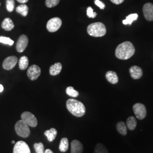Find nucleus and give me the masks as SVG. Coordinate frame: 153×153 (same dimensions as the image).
<instances>
[{
  "instance_id": "nucleus-23",
  "label": "nucleus",
  "mask_w": 153,
  "mask_h": 153,
  "mask_svg": "<svg viewBox=\"0 0 153 153\" xmlns=\"http://www.w3.org/2000/svg\"><path fill=\"white\" fill-rule=\"evenodd\" d=\"M116 129L118 132L123 136H126L127 134L126 126L123 121H120L117 124Z\"/></svg>"
},
{
  "instance_id": "nucleus-18",
  "label": "nucleus",
  "mask_w": 153,
  "mask_h": 153,
  "mask_svg": "<svg viewBox=\"0 0 153 153\" xmlns=\"http://www.w3.org/2000/svg\"><path fill=\"white\" fill-rule=\"evenodd\" d=\"M57 131L55 128H51V129L47 130L44 132L45 136L47 137V139L49 142H52L53 141H54L57 136Z\"/></svg>"
},
{
  "instance_id": "nucleus-26",
  "label": "nucleus",
  "mask_w": 153,
  "mask_h": 153,
  "mask_svg": "<svg viewBox=\"0 0 153 153\" xmlns=\"http://www.w3.org/2000/svg\"><path fill=\"white\" fill-rule=\"evenodd\" d=\"M94 153H108V152L103 144L98 143L95 148Z\"/></svg>"
},
{
  "instance_id": "nucleus-1",
  "label": "nucleus",
  "mask_w": 153,
  "mask_h": 153,
  "mask_svg": "<svg viewBox=\"0 0 153 153\" xmlns=\"http://www.w3.org/2000/svg\"><path fill=\"white\" fill-rule=\"evenodd\" d=\"M135 53V48L129 42H125L119 44L115 51L116 57L120 60H128Z\"/></svg>"
},
{
  "instance_id": "nucleus-15",
  "label": "nucleus",
  "mask_w": 153,
  "mask_h": 153,
  "mask_svg": "<svg viewBox=\"0 0 153 153\" xmlns=\"http://www.w3.org/2000/svg\"><path fill=\"white\" fill-rule=\"evenodd\" d=\"M106 79L112 84H116L119 81V78L115 71H108L105 74Z\"/></svg>"
},
{
  "instance_id": "nucleus-25",
  "label": "nucleus",
  "mask_w": 153,
  "mask_h": 153,
  "mask_svg": "<svg viewBox=\"0 0 153 153\" xmlns=\"http://www.w3.org/2000/svg\"><path fill=\"white\" fill-rule=\"evenodd\" d=\"M66 94L69 95L70 97H73V98H76L77 97H78L79 95V93L74 88L71 86L68 87L66 89Z\"/></svg>"
},
{
  "instance_id": "nucleus-29",
  "label": "nucleus",
  "mask_w": 153,
  "mask_h": 153,
  "mask_svg": "<svg viewBox=\"0 0 153 153\" xmlns=\"http://www.w3.org/2000/svg\"><path fill=\"white\" fill-rule=\"evenodd\" d=\"M0 43L3 44H8L9 45H13L14 44V41L11 39L5 36H0Z\"/></svg>"
},
{
  "instance_id": "nucleus-21",
  "label": "nucleus",
  "mask_w": 153,
  "mask_h": 153,
  "mask_svg": "<svg viewBox=\"0 0 153 153\" xmlns=\"http://www.w3.org/2000/svg\"><path fill=\"white\" fill-rule=\"evenodd\" d=\"M69 148V141L67 138H62L60 141L59 145V150L60 152L64 153L66 152Z\"/></svg>"
},
{
  "instance_id": "nucleus-9",
  "label": "nucleus",
  "mask_w": 153,
  "mask_h": 153,
  "mask_svg": "<svg viewBox=\"0 0 153 153\" xmlns=\"http://www.w3.org/2000/svg\"><path fill=\"white\" fill-rule=\"evenodd\" d=\"M41 74V69L38 66L33 65L30 66L28 69L27 74L30 79L35 81L37 79Z\"/></svg>"
},
{
  "instance_id": "nucleus-8",
  "label": "nucleus",
  "mask_w": 153,
  "mask_h": 153,
  "mask_svg": "<svg viewBox=\"0 0 153 153\" xmlns=\"http://www.w3.org/2000/svg\"><path fill=\"white\" fill-rule=\"evenodd\" d=\"M13 153H31V150L27 143L22 141H19L16 143Z\"/></svg>"
},
{
  "instance_id": "nucleus-20",
  "label": "nucleus",
  "mask_w": 153,
  "mask_h": 153,
  "mask_svg": "<svg viewBox=\"0 0 153 153\" xmlns=\"http://www.w3.org/2000/svg\"><path fill=\"white\" fill-rule=\"evenodd\" d=\"M28 7L26 4H22L16 7V11L19 14H21L22 16H26L28 13Z\"/></svg>"
},
{
  "instance_id": "nucleus-3",
  "label": "nucleus",
  "mask_w": 153,
  "mask_h": 153,
  "mask_svg": "<svg viewBox=\"0 0 153 153\" xmlns=\"http://www.w3.org/2000/svg\"><path fill=\"white\" fill-rule=\"evenodd\" d=\"M87 31L89 35L93 37H102L105 35L107 30L103 23L96 22L88 26Z\"/></svg>"
},
{
  "instance_id": "nucleus-12",
  "label": "nucleus",
  "mask_w": 153,
  "mask_h": 153,
  "mask_svg": "<svg viewBox=\"0 0 153 153\" xmlns=\"http://www.w3.org/2000/svg\"><path fill=\"white\" fill-rule=\"evenodd\" d=\"M143 13L146 20L149 21H153V4L147 3L143 7Z\"/></svg>"
},
{
  "instance_id": "nucleus-37",
  "label": "nucleus",
  "mask_w": 153,
  "mask_h": 153,
  "mask_svg": "<svg viewBox=\"0 0 153 153\" xmlns=\"http://www.w3.org/2000/svg\"><path fill=\"white\" fill-rule=\"evenodd\" d=\"M12 143H15L16 142H15V141H12Z\"/></svg>"
},
{
  "instance_id": "nucleus-16",
  "label": "nucleus",
  "mask_w": 153,
  "mask_h": 153,
  "mask_svg": "<svg viewBox=\"0 0 153 153\" xmlns=\"http://www.w3.org/2000/svg\"><path fill=\"white\" fill-rule=\"evenodd\" d=\"M1 27L4 29L5 31H9L14 28V24L10 18H6L2 23Z\"/></svg>"
},
{
  "instance_id": "nucleus-4",
  "label": "nucleus",
  "mask_w": 153,
  "mask_h": 153,
  "mask_svg": "<svg viewBox=\"0 0 153 153\" xmlns=\"http://www.w3.org/2000/svg\"><path fill=\"white\" fill-rule=\"evenodd\" d=\"M15 130L16 134L23 138H27L30 134L29 126L25 123L22 120L16 122L15 125Z\"/></svg>"
},
{
  "instance_id": "nucleus-13",
  "label": "nucleus",
  "mask_w": 153,
  "mask_h": 153,
  "mask_svg": "<svg viewBox=\"0 0 153 153\" xmlns=\"http://www.w3.org/2000/svg\"><path fill=\"white\" fill-rule=\"evenodd\" d=\"M131 78L134 79H138L141 78L143 74L142 69L137 66H133L129 69Z\"/></svg>"
},
{
  "instance_id": "nucleus-33",
  "label": "nucleus",
  "mask_w": 153,
  "mask_h": 153,
  "mask_svg": "<svg viewBox=\"0 0 153 153\" xmlns=\"http://www.w3.org/2000/svg\"><path fill=\"white\" fill-rule=\"evenodd\" d=\"M112 3L116 4V5H119L120 4H122L124 0H110Z\"/></svg>"
},
{
  "instance_id": "nucleus-38",
  "label": "nucleus",
  "mask_w": 153,
  "mask_h": 153,
  "mask_svg": "<svg viewBox=\"0 0 153 153\" xmlns=\"http://www.w3.org/2000/svg\"><path fill=\"white\" fill-rule=\"evenodd\" d=\"M1 3H0V6H1Z\"/></svg>"
},
{
  "instance_id": "nucleus-11",
  "label": "nucleus",
  "mask_w": 153,
  "mask_h": 153,
  "mask_svg": "<svg viewBox=\"0 0 153 153\" xmlns=\"http://www.w3.org/2000/svg\"><path fill=\"white\" fill-rule=\"evenodd\" d=\"M28 43V39L27 36L25 35H22L18 39V40L17 42L16 45V51L18 52L22 53L26 48Z\"/></svg>"
},
{
  "instance_id": "nucleus-6",
  "label": "nucleus",
  "mask_w": 153,
  "mask_h": 153,
  "mask_svg": "<svg viewBox=\"0 0 153 153\" xmlns=\"http://www.w3.org/2000/svg\"><path fill=\"white\" fill-rule=\"evenodd\" d=\"M62 25V21L60 18L55 17L48 21L47 23V29L50 33L57 31Z\"/></svg>"
},
{
  "instance_id": "nucleus-5",
  "label": "nucleus",
  "mask_w": 153,
  "mask_h": 153,
  "mask_svg": "<svg viewBox=\"0 0 153 153\" xmlns=\"http://www.w3.org/2000/svg\"><path fill=\"white\" fill-rule=\"evenodd\" d=\"M21 120L27 126L36 127L38 125V120L35 115L30 112H24L21 115Z\"/></svg>"
},
{
  "instance_id": "nucleus-32",
  "label": "nucleus",
  "mask_w": 153,
  "mask_h": 153,
  "mask_svg": "<svg viewBox=\"0 0 153 153\" xmlns=\"http://www.w3.org/2000/svg\"><path fill=\"white\" fill-rule=\"evenodd\" d=\"M94 3H95V4L96 5L98 6L100 9H102V10L104 9V8H105V4H104L103 2L100 1V0H95Z\"/></svg>"
},
{
  "instance_id": "nucleus-31",
  "label": "nucleus",
  "mask_w": 153,
  "mask_h": 153,
  "mask_svg": "<svg viewBox=\"0 0 153 153\" xmlns=\"http://www.w3.org/2000/svg\"><path fill=\"white\" fill-rule=\"evenodd\" d=\"M97 14L95 13L91 7L89 6L87 9V16L90 18H94L97 16Z\"/></svg>"
},
{
  "instance_id": "nucleus-10",
  "label": "nucleus",
  "mask_w": 153,
  "mask_h": 153,
  "mask_svg": "<svg viewBox=\"0 0 153 153\" xmlns=\"http://www.w3.org/2000/svg\"><path fill=\"white\" fill-rule=\"evenodd\" d=\"M17 62H18V59L16 56H9L4 61L2 66L4 69L5 70L7 71L11 70L15 67V66L16 65Z\"/></svg>"
},
{
  "instance_id": "nucleus-17",
  "label": "nucleus",
  "mask_w": 153,
  "mask_h": 153,
  "mask_svg": "<svg viewBox=\"0 0 153 153\" xmlns=\"http://www.w3.org/2000/svg\"><path fill=\"white\" fill-rule=\"evenodd\" d=\"M62 65L60 62H57L54 65L51 66L49 68V73L51 76H57L62 70Z\"/></svg>"
},
{
  "instance_id": "nucleus-34",
  "label": "nucleus",
  "mask_w": 153,
  "mask_h": 153,
  "mask_svg": "<svg viewBox=\"0 0 153 153\" xmlns=\"http://www.w3.org/2000/svg\"><path fill=\"white\" fill-rule=\"evenodd\" d=\"M18 2H19V3H21V4H25V3H26V2H27L28 1V0H16Z\"/></svg>"
},
{
  "instance_id": "nucleus-22",
  "label": "nucleus",
  "mask_w": 153,
  "mask_h": 153,
  "mask_svg": "<svg viewBox=\"0 0 153 153\" xmlns=\"http://www.w3.org/2000/svg\"><path fill=\"white\" fill-rule=\"evenodd\" d=\"M138 16L136 13L131 14L129 15L128 16H126V19L123 21V23L125 25H131L133 22L137 20L138 19Z\"/></svg>"
},
{
  "instance_id": "nucleus-19",
  "label": "nucleus",
  "mask_w": 153,
  "mask_h": 153,
  "mask_svg": "<svg viewBox=\"0 0 153 153\" xmlns=\"http://www.w3.org/2000/svg\"><path fill=\"white\" fill-rule=\"evenodd\" d=\"M137 126V120L133 116H130L126 120V126L130 131H133L135 129Z\"/></svg>"
},
{
  "instance_id": "nucleus-7",
  "label": "nucleus",
  "mask_w": 153,
  "mask_h": 153,
  "mask_svg": "<svg viewBox=\"0 0 153 153\" xmlns=\"http://www.w3.org/2000/svg\"><path fill=\"white\" fill-rule=\"evenodd\" d=\"M134 113L137 119L140 120L143 119L146 116V109L145 106L141 103H136L133 107Z\"/></svg>"
},
{
  "instance_id": "nucleus-30",
  "label": "nucleus",
  "mask_w": 153,
  "mask_h": 153,
  "mask_svg": "<svg viewBox=\"0 0 153 153\" xmlns=\"http://www.w3.org/2000/svg\"><path fill=\"white\" fill-rule=\"evenodd\" d=\"M60 0H45V5L47 7L51 8L57 5Z\"/></svg>"
},
{
  "instance_id": "nucleus-24",
  "label": "nucleus",
  "mask_w": 153,
  "mask_h": 153,
  "mask_svg": "<svg viewBox=\"0 0 153 153\" xmlns=\"http://www.w3.org/2000/svg\"><path fill=\"white\" fill-rule=\"evenodd\" d=\"M28 66V59L26 56H22L21 57L19 61V68L23 71L26 69Z\"/></svg>"
},
{
  "instance_id": "nucleus-35",
  "label": "nucleus",
  "mask_w": 153,
  "mask_h": 153,
  "mask_svg": "<svg viewBox=\"0 0 153 153\" xmlns=\"http://www.w3.org/2000/svg\"><path fill=\"white\" fill-rule=\"evenodd\" d=\"M44 153H53V152L51 150L48 149L45 150V151L44 152Z\"/></svg>"
},
{
  "instance_id": "nucleus-28",
  "label": "nucleus",
  "mask_w": 153,
  "mask_h": 153,
  "mask_svg": "<svg viewBox=\"0 0 153 153\" xmlns=\"http://www.w3.org/2000/svg\"><path fill=\"white\" fill-rule=\"evenodd\" d=\"M15 1L14 0H6V9L9 12H12L14 9Z\"/></svg>"
},
{
  "instance_id": "nucleus-14",
  "label": "nucleus",
  "mask_w": 153,
  "mask_h": 153,
  "mask_svg": "<svg viewBox=\"0 0 153 153\" xmlns=\"http://www.w3.org/2000/svg\"><path fill=\"white\" fill-rule=\"evenodd\" d=\"M83 146L82 143L74 140L71 143V153H82Z\"/></svg>"
},
{
  "instance_id": "nucleus-27",
  "label": "nucleus",
  "mask_w": 153,
  "mask_h": 153,
  "mask_svg": "<svg viewBox=\"0 0 153 153\" xmlns=\"http://www.w3.org/2000/svg\"><path fill=\"white\" fill-rule=\"evenodd\" d=\"M34 149L36 153H44V147L42 142L35 143L33 145Z\"/></svg>"
},
{
  "instance_id": "nucleus-36",
  "label": "nucleus",
  "mask_w": 153,
  "mask_h": 153,
  "mask_svg": "<svg viewBox=\"0 0 153 153\" xmlns=\"http://www.w3.org/2000/svg\"><path fill=\"white\" fill-rule=\"evenodd\" d=\"M3 90H4V87H3V86L2 85L0 84V93L2 92Z\"/></svg>"
},
{
  "instance_id": "nucleus-2",
  "label": "nucleus",
  "mask_w": 153,
  "mask_h": 153,
  "mask_svg": "<svg viewBox=\"0 0 153 153\" xmlns=\"http://www.w3.org/2000/svg\"><path fill=\"white\" fill-rule=\"evenodd\" d=\"M66 107L72 115L78 117H82L86 112L84 104L74 99H69L66 101Z\"/></svg>"
}]
</instances>
